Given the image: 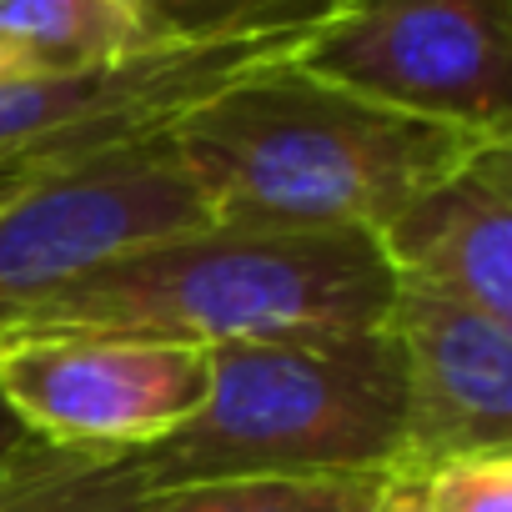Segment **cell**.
<instances>
[{"mask_svg": "<svg viewBox=\"0 0 512 512\" xmlns=\"http://www.w3.org/2000/svg\"><path fill=\"white\" fill-rule=\"evenodd\" d=\"M417 487L432 512H512V447L437 462Z\"/></svg>", "mask_w": 512, "mask_h": 512, "instance_id": "cell-14", "label": "cell"}, {"mask_svg": "<svg viewBox=\"0 0 512 512\" xmlns=\"http://www.w3.org/2000/svg\"><path fill=\"white\" fill-rule=\"evenodd\" d=\"M0 36L41 71H91L161 51L146 46L131 0H0Z\"/></svg>", "mask_w": 512, "mask_h": 512, "instance_id": "cell-11", "label": "cell"}, {"mask_svg": "<svg viewBox=\"0 0 512 512\" xmlns=\"http://www.w3.org/2000/svg\"><path fill=\"white\" fill-rule=\"evenodd\" d=\"M36 171H41V166H6V171H0V201H6V196H11V191H16L26 176H36Z\"/></svg>", "mask_w": 512, "mask_h": 512, "instance_id": "cell-18", "label": "cell"}, {"mask_svg": "<svg viewBox=\"0 0 512 512\" xmlns=\"http://www.w3.org/2000/svg\"><path fill=\"white\" fill-rule=\"evenodd\" d=\"M387 332L402 357V452L392 477L512 447V322L397 282Z\"/></svg>", "mask_w": 512, "mask_h": 512, "instance_id": "cell-8", "label": "cell"}, {"mask_svg": "<svg viewBox=\"0 0 512 512\" xmlns=\"http://www.w3.org/2000/svg\"><path fill=\"white\" fill-rule=\"evenodd\" d=\"M377 246L397 282L512 322V136L472 146L422 186Z\"/></svg>", "mask_w": 512, "mask_h": 512, "instance_id": "cell-9", "label": "cell"}, {"mask_svg": "<svg viewBox=\"0 0 512 512\" xmlns=\"http://www.w3.org/2000/svg\"><path fill=\"white\" fill-rule=\"evenodd\" d=\"M307 36L312 31L161 46L91 71L0 76V166H56L96 146L151 136L241 71L297 51Z\"/></svg>", "mask_w": 512, "mask_h": 512, "instance_id": "cell-7", "label": "cell"}, {"mask_svg": "<svg viewBox=\"0 0 512 512\" xmlns=\"http://www.w3.org/2000/svg\"><path fill=\"white\" fill-rule=\"evenodd\" d=\"M292 61L472 136H512V0H342Z\"/></svg>", "mask_w": 512, "mask_h": 512, "instance_id": "cell-4", "label": "cell"}, {"mask_svg": "<svg viewBox=\"0 0 512 512\" xmlns=\"http://www.w3.org/2000/svg\"><path fill=\"white\" fill-rule=\"evenodd\" d=\"M141 452H96L26 437L0 457V512H141L151 497Z\"/></svg>", "mask_w": 512, "mask_h": 512, "instance_id": "cell-10", "label": "cell"}, {"mask_svg": "<svg viewBox=\"0 0 512 512\" xmlns=\"http://www.w3.org/2000/svg\"><path fill=\"white\" fill-rule=\"evenodd\" d=\"M372 512H432V507H427L417 477H387V487H382V497L372 502Z\"/></svg>", "mask_w": 512, "mask_h": 512, "instance_id": "cell-15", "label": "cell"}, {"mask_svg": "<svg viewBox=\"0 0 512 512\" xmlns=\"http://www.w3.org/2000/svg\"><path fill=\"white\" fill-rule=\"evenodd\" d=\"M201 407L141 447L151 487L256 472H392L402 357L382 327L206 347Z\"/></svg>", "mask_w": 512, "mask_h": 512, "instance_id": "cell-3", "label": "cell"}, {"mask_svg": "<svg viewBox=\"0 0 512 512\" xmlns=\"http://www.w3.org/2000/svg\"><path fill=\"white\" fill-rule=\"evenodd\" d=\"M206 382L211 357L196 342L76 322L0 332V397L26 432L61 447L141 452L201 407Z\"/></svg>", "mask_w": 512, "mask_h": 512, "instance_id": "cell-6", "label": "cell"}, {"mask_svg": "<svg viewBox=\"0 0 512 512\" xmlns=\"http://www.w3.org/2000/svg\"><path fill=\"white\" fill-rule=\"evenodd\" d=\"M342 0H131L146 46H211L241 36H297L337 16Z\"/></svg>", "mask_w": 512, "mask_h": 512, "instance_id": "cell-13", "label": "cell"}, {"mask_svg": "<svg viewBox=\"0 0 512 512\" xmlns=\"http://www.w3.org/2000/svg\"><path fill=\"white\" fill-rule=\"evenodd\" d=\"M0 171H6V166H0Z\"/></svg>", "mask_w": 512, "mask_h": 512, "instance_id": "cell-19", "label": "cell"}, {"mask_svg": "<svg viewBox=\"0 0 512 512\" xmlns=\"http://www.w3.org/2000/svg\"><path fill=\"white\" fill-rule=\"evenodd\" d=\"M392 292L397 277L372 231H267L201 221L106 256L56 287L31 322L121 327L226 347L367 332L387 322Z\"/></svg>", "mask_w": 512, "mask_h": 512, "instance_id": "cell-2", "label": "cell"}, {"mask_svg": "<svg viewBox=\"0 0 512 512\" xmlns=\"http://www.w3.org/2000/svg\"><path fill=\"white\" fill-rule=\"evenodd\" d=\"M31 71H41L21 46H11L6 36H0V76H31Z\"/></svg>", "mask_w": 512, "mask_h": 512, "instance_id": "cell-17", "label": "cell"}, {"mask_svg": "<svg viewBox=\"0 0 512 512\" xmlns=\"http://www.w3.org/2000/svg\"><path fill=\"white\" fill-rule=\"evenodd\" d=\"M201 221L206 206L161 131L41 166L0 201V332L106 256Z\"/></svg>", "mask_w": 512, "mask_h": 512, "instance_id": "cell-5", "label": "cell"}, {"mask_svg": "<svg viewBox=\"0 0 512 512\" xmlns=\"http://www.w3.org/2000/svg\"><path fill=\"white\" fill-rule=\"evenodd\" d=\"M392 472H256L156 487L141 512H372Z\"/></svg>", "mask_w": 512, "mask_h": 512, "instance_id": "cell-12", "label": "cell"}, {"mask_svg": "<svg viewBox=\"0 0 512 512\" xmlns=\"http://www.w3.org/2000/svg\"><path fill=\"white\" fill-rule=\"evenodd\" d=\"M26 437H31V432H26V422L11 412V402H6V397H0V457H6V452H16Z\"/></svg>", "mask_w": 512, "mask_h": 512, "instance_id": "cell-16", "label": "cell"}, {"mask_svg": "<svg viewBox=\"0 0 512 512\" xmlns=\"http://www.w3.org/2000/svg\"><path fill=\"white\" fill-rule=\"evenodd\" d=\"M206 221L267 231H382L472 136L342 91L287 56L241 71L161 126Z\"/></svg>", "mask_w": 512, "mask_h": 512, "instance_id": "cell-1", "label": "cell"}]
</instances>
